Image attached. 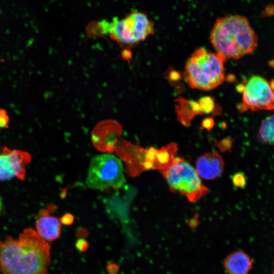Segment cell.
Here are the masks:
<instances>
[{
  "instance_id": "6da1fadb",
  "label": "cell",
  "mask_w": 274,
  "mask_h": 274,
  "mask_svg": "<svg viewBox=\"0 0 274 274\" xmlns=\"http://www.w3.org/2000/svg\"><path fill=\"white\" fill-rule=\"evenodd\" d=\"M50 263L49 244L33 229H25L18 239L0 241L2 274H48Z\"/></svg>"
},
{
  "instance_id": "7a4b0ae2",
  "label": "cell",
  "mask_w": 274,
  "mask_h": 274,
  "mask_svg": "<svg viewBox=\"0 0 274 274\" xmlns=\"http://www.w3.org/2000/svg\"><path fill=\"white\" fill-rule=\"evenodd\" d=\"M209 39L216 53L225 60L239 59L252 53L258 46V38L248 19L239 15L218 18Z\"/></svg>"
},
{
  "instance_id": "3957f363",
  "label": "cell",
  "mask_w": 274,
  "mask_h": 274,
  "mask_svg": "<svg viewBox=\"0 0 274 274\" xmlns=\"http://www.w3.org/2000/svg\"><path fill=\"white\" fill-rule=\"evenodd\" d=\"M86 31L90 37L109 35L123 47H131L145 40L154 32V23L143 12L134 11L119 19H104L90 23Z\"/></svg>"
},
{
  "instance_id": "277c9868",
  "label": "cell",
  "mask_w": 274,
  "mask_h": 274,
  "mask_svg": "<svg viewBox=\"0 0 274 274\" xmlns=\"http://www.w3.org/2000/svg\"><path fill=\"white\" fill-rule=\"evenodd\" d=\"M226 60L221 55L198 48L187 59L184 78L192 88L212 90L225 80Z\"/></svg>"
},
{
  "instance_id": "5b68a950",
  "label": "cell",
  "mask_w": 274,
  "mask_h": 274,
  "mask_svg": "<svg viewBox=\"0 0 274 274\" xmlns=\"http://www.w3.org/2000/svg\"><path fill=\"white\" fill-rule=\"evenodd\" d=\"M125 182L123 166L117 157L106 153L91 158L85 180L87 187L104 190L110 188H120Z\"/></svg>"
},
{
  "instance_id": "8992f818",
  "label": "cell",
  "mask_w": 274,
  "mask_h": 274,
  "mask_svg": "<svg viewBox=\"0 0 274 274\" xmlns=\"http://www.w3.org/2000/svg\"><path fill=\"white\" fill-rule=\"evenodd\" d=\"M160 172L171 191L185 196L191 202L199 200L208 193L196 170L184 159Z\"/></svg>"
},
{
  "instance_id": "52a82bcc",
  "label": "cell",
  "mask_w": 274,
  "mask_h": 274,
  "mask_svg": "<svg viewBox=\"0 0 274 274\" xmlns=\"http://www.w3.org/2000/svg\"><path fill=\"white\" fill-rule=\"evenodd\" d=\"M237 88L243 94L240 107L243 111L274 110V91L264 78L252 76Z\"/></svg>"
},
{
  "instance_id": "ba28073f",
  "label": "cell",
  "mask_w": 274,
  "mask_h": 274,
  "mask_svg": "<svg viewBox=\"0 0 274 274\" xmlns=\"http://www.w3.org/2000/svg\"><path fill=\"white\" fill-rule=\"evenodd\" d=\"M115 150L126 164L125 172L135 177L141 173L154 169L153 164L147 157V149L124 140L118 141Z\"/></svg>"
},
{
  "instance_id": "9c48e42d",
  "label": "cell",
  "mask_w": 274,
  "mask_h": 274,
  "mask_svg": "<svg viewBox=\"0 0 274 274\" xmlns=\"http://www.w3.org/2000/svg\"><path fill=\"white\" fill-rule=\"evenodd\" d=\"M31 161V156L20 150H11L4 147L0 150V181H6L16 177L23 180L26 166Z\"/></svg>"
},
{
  "instance_id": "30bf717a",
  "label": "cell",
  "mask_w": 274,
  "mask_h": 274,
  "mask_svg": "<svg viewBox=\"0 0 274 274\" xmlns=\"http://www.w3.org/2000/svg\"><path fill=\"white\" fill-rule=\"evenodd\" d=\"M224 162L217 152H208L200 156L196 162V171L206 180H213L219 177L224 169Z\"/></svg>"
},
{
  "instance_id": "8fae6325",
  "label": "cell",
  "mask_w": 274,
  "mask_h": 274,
  "mask_svg": "<svg viewBox=\"0 0 274 274\" xmlns=\"http://www.w3.org/2000/svg\"><path fill=\"white\" fill-rule=\"evenodd\" d=\"M61 225L59 218L50 215L47 210L42 209L36 221V231L44 240L52 242L60 237Z\"/></svg>"
},
{
  "instance_id": "7c38bea8",
  "label": "cell",
  "mask_w": 274,
  "mask_h": 274,
  "mask_svg": "<svg viewBox=\"0 0 274 274\" xmlns=\"http://www.w3.org/2000/svg\"><path fill=\"white\" fill-rule=\"evenodd\" d=\"M252 265V259L242 250L231 253L224 260V267L227 274H249Z\"/></svg>"
},
{
  "instance_id": "4fadbf2b",
  "label": "cell",
  "mask_w": 274,
  "mask_h": 274,
  "mask_svg": "<svg viewBox=\"0 0 274 274\" xmlns=\"http://www.w3.org/2000/svg\"><path fill=\"white\" fill-rule=\"evenodd\" d=\"M121 132L120 125L116 121L109 120L101 122L94 128L92 131V138L94 144L97 147L100 144H107L108 146V139L115 147L118 141L116 135Z\"/></svg>"
},
{
  "instance_id": "5bb4252c",
  "label": "cell",
  "mask_w": 274,
  "mask_h": 274,
  "mask_svg": "<svg viewBox=\"0 0 274 274\" xmlns=\"http://www.w3.org/2000/svg\"><path fill=\"white\" fill-rule=\"evenodd\" d=\"M176 113L180 122L188 126L196 115L202 114L197 102L192 100L179 99L176 104Z\"/></svg>"
},
{
  "instance_id": "9a60e30c",
  "label": "cell",
  "mask_w": 274,
  "mask_h": 274,
  "mask_svg": "<svg viewBox=\"0 0 274 274\" xmlns=\"http://www.w3.org/2000/svg\"><path fill=\"white\" fill-rule=\"evenodd\" d=\"M178 151V144L174 142L157 150L154 169L161 172L169 168L175 163Z\"/></svg>"
},
{
  "instance_id": "2e32d148",
  "label": "cell",
  "mask_w": 274,
  "mask_h": 274,
  "mask_svg": "<svg viewBox=\"0 0 274 274\" xmlns=\"http://www.w3.org/2000/svg\"><path fill=\"white\" fill-rule=\"evenodd\" d=\"M259 138L262 142L274 145V115L266 117L262 121Z\"/></svg>"
},
{
  "instance_id": "e0dca14e",
  "label": "cell",
  "mask_w": 274,
  "mask_h": 274,
  "mask_svg": "<svg viewBox=\"0 0 274 274\" xmlns=\"http://www.w3.org/2000/svg\"><path fill=\"white\" fill-rule=\"evenodd\" d=\"M197 102L202 114H210L215 108L214 99L209 96L201 97Z\"/></svg>"
},
{
  "instance_id": "ac0fdd59",
  "label": "cell",
  "mask_w": 274,
  "mask_h": 274,
  "mask_svg": "<svg viewBox=\"0 0 274 274\" xmlns=\"http://www.w3.org/2000/svg\"><path fill=\"white\" fill-rule=\"evenodd\" d=\"M233 141L230 137L225 138L219 142L215 140V145L222 152L226 151L231 152L232 147Z\"/></svg>"
},
{
  "instance_id": "d6986e66",
  "label": "cell",
  "mask_w": 274,
  "mask_h": 274,
  "mask_svg": "<svg viewBox=\"0 0 274 274\" xmlns=\"http://www.w3.org/2000/svg\"><path fill=\"white\" fill-rule=\"evenodd\" d=\"M232 184L236 187L243 188L246 185V179L243 172H237L231 176Z\"/></svg>"
},
{
  "instance_id": "ffe728a7",
  "label": "cell",
  "mask_w": 274,
  "mask_h": 274,
  "mask_svg": "<svg viewBox=\"0 0 274 274\" xmlns=\"http://www.w3.org/2000/svg\"><path fill=\"white\" fill-rule=\"evenodd\" d=\"M9 117L6 111L0 109V130L9 127Z\"/></svg>"
},
{
  "instance_id": "44dd1931",
  "label": "cell",
  "mask_w": 274,
  "mask_h": 274,
  "mask_svg": "<svg viewBox=\"0 0 274 274\" xmlns=\"http://www.w3.org/2000/svg\"><path fill=\"white\" fill-rule=\"evenodd\" d=\"M76 247L79 251L81 252L85 251L88 248L87 242L84 239L78 240L76 243Z\"/></svg>"
},
{
  "instance_id": "7402d4cb",
  "label": "cell",
  "mask_w": 274,
  "mask_h": 274,
  "mask_svg": "<svg viewBox=\"0 0 274 274\" xmlns=\"http://www.w3.org/2000/svg\"><path fill=\"white\" fill-rule=\"evenodd\" d=\"M214 124V119L210 117L207 118L203 120L201 126L202 128L210 130L213 127Z\"/></svg>"
},
{
  "instance_id": "603a6c76",
  "label": "cell",
  "mask_w": 274,
  "mask_h": 274,
  "mask_svg": "<svg viewBox=\"0 0 274 274\" xmlns=\"http://www.w3.org/2000/svg\"><path fill=\"white\" fill-rule=\"evenodd\" d=\"M60 220L61 224L68 225L73 222L74 217L71 214H67L63 215Z\"/></svg>"
},
{
  "instance_id": "cb8c5ba5",
  "label": "cell",
  "mask_w": 274,
  "mask_h": 274,
  "mask_svg": "<svg viewBox=\"0 0 274 274\" xmlns=\"http://www.w3.org/2000/svg\"><path fill=\"white\" fill-rule=\"evenodd\" d=\"M267 14H272L274 13V7L273 6H268L265 9Z\"/></svg>"
},
{
  "instance_id": "d4e9b609",
  "label": "cell",
  "mask_w": 274,
  "mask_h": 274,
  "mask_svg": "<svg viewBox=\"0 0 274 274\" xmlns=\"http://www.w3.org/2000/svg\"><path fill=\"white\" fill-rule=\"evenodd\" d=\"M2 208H3V202H2V200L1 198L0 197V213L2 210Z\"/></svg>"
},
{
  "instance_id": "484cf974",
  "label": "cell",
  "mask_w": 274,
  "mask_h": 274,
  "mask_svg": "<svg viewBox=\"0 0 274 274\" xmlns=\"http://www.w3.org/2000/svg\"><path fill=\"white\" fill-rule=\"evenodd\" d=\"M270 86L273 90H274V80L271 82V83H270Z\"/></svg>"
},
{
  "instance_id": "4316f807",
  "label": "cell",
  "mask_w": 274,
  "mask_h": 274,
  "mask_svg": "<svg viewBox=\"0 0 274 274\" xmlns=\"http://www.w3.org/2000/svg\"><path fill=\"white\" fill-rule=\"evenodd\" d=\"M273 274H274V271H273Z\"/></svg>"
}]
</instances>
